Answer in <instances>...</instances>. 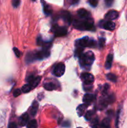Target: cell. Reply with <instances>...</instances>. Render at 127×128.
<instances>
[{"label": "cell", "mask_w": 127, "mask_h": 128, "mask_svg": "<svg viewBox=\"0 0 127 128\" xmlns=\"http://www.w3.org/2000/svg\"><path fill=\"white\" fill-rule=\"evenodd\" d=\"M120 110H119L117 112V121H116V126H118V120H119V116H120Z\"/></svg>", "instance_id": "obj_34"}, {"label": "cell", "mask_w": 127, "mask_h": 128, "mask_svg": "<svg viewBox=\"0 0 127 128\" xmlns=\"http://www.w3.org/2000/svg\"><path fill=\"white\" fill-rule=\"evenodd\" d=\"M107 78L108 80L113 82H116L117 81V77L113 73H108L107 74Z\"/></svg>", "instance_id": "obj_20"}, {"label": "cell", "mask_w": 127, "mask_h": 128, "mask_svg": "<svg viewBox=\"0 0 127 128\" xmlns=\"http://www.w3.org/2000/svg\"><path fill=\"white\" fill-rule=\"evenodd\" d=\"M21 90H19V89H16V90H15L13 92L14 97L15 98L17 97V96H19L20 94H21Z\"/></svg>", "instance_id": "obj_29"}, {"label": "cell", "mask_w": 127, "mask_h": 128, "mask_svg": "<svg viewBox=\"0 0 127 128\" xmlns=\"http://www.w3.org/2000/svg\"><path fill=\"white\" fill-rule=\"evenodd\" d=\"M102 27L108 31H113L115 28V24L111 20H108V21L103 22Z\"/></svg>", "instance_id": "obj_11"}, {"label": "cell", "mask_w": 127, "mask_h": 128, "mask_svg": "<svg viewBox=\"0 0 127 128\" xmlns=\"http://www.w3.org/2000/svg\"><path fill=\"white\" fill-rule=\"evenodd\" d=\"M74 20L73 21V26L76 29L80 30H89V31H93L94 29V25H93V21L92 18L87 19V20Z\"/></svg>", "instance_id": "obj_1"}, {"label": "cell", "mask_w": 127, "mask_h": 128, "mask_svg": "<svg viewBox=\"0 0 127 128\" xmlns=\"http://www.w3.org/2000/svg\"><path fill=\"white\" fill-rule=\"evenodd\" d=\"M41 80V76H37V77L34 78L33 80L31 81V82H30V84H31V86H32V88H36V86H37V85L39 84Z\"/></svg>", "instance_id": "obj_17"}, {"label": "cell", "mask_w": 127, "mask_h": 128, "mask_svg": "<svg viewBox=\"0 0 127 128\" xmlns=\"http://www.w3.org/2000/svg\"><path fill=\"white\" fill-rule=\"evenodd\" d=\"M118 12L117 11H115V10H111L109 11L107 14H105V18L108 20H116L117 18L118 17Z\"/></svg>", "instance_id": "obj_9"}, {"label": "cell", "mask_w": 127, "mask_h": 128, "mask_svg": "<svg viewBox=\"0 0 127 128\" xmlns=\"http://www.w3.org/2000/svg\"><path fill=\"white\" fill-rule=\"evenodd\" d=\"M95 99V96H93V94H85L84 95L83 98V101L84 103L90 105L91 104V102H93V101Z\"/></svg>", "instance_id": "obj_12"}, {"label": "cell", "mask_w": 127, "mask_h": 128, "mask_svg": "<svg viewBox=\"0 0 127 128\" xmlns=\"http://www.w3.org/2000/svg\"><path fill=\"white\" fill-rule=\"evenodd\" d=\"M109 85L107 84H105L104 87H103V92H104V93H105V92H107V91H108V90L109 89Z\"/></svg>", "instance_id": "obj_33"}, {"label": "cell", "mask_w": 127, "mask_h": 128, "mask_svg": "<svg viewBox=\"0 0 127 128\" xmlns=\"http://www.w3.org/2000/svg\"><path fill=\"white\" fill-rule=\"evenodd\" d=\"M70 1L72 4H76L78 2V0H70Z\"/></svg>", "instance_id": "obj_37"}, {"label": "cell", "mask_w": 127, "mask_h": 128, "mask_svg": "<svg viewBox=\"0 0 127 128\" xmlns=\"http://www.w3.org/2000/svg\"><path fill=\"white\" fill-rule=\"evenodd\" d=\"M88 105L87 104L83 103L82 104L79 105V106L77 107V114H78V115L80 116V117L83 116V114L85 113V111L86 109H87V107H88Z\"/></svg>", "instance_id": "obj_14"}, {"label": "cell", "mask_w": 127, "mask_h": 128, "mask_svg": "<svg viewBox=\"0 0 127 128\" xmlns=\"http://www.w3.org/2000/svg\"><path fill=\"white\" fill-rule=\"evenodd\" d=\"M110 118H107L103 120L101 126L103 128H108L110 126Z\"/></svg>", "instance_id": "obj_24"}, {"label": "cell", "mask_w": 127, "mask_h": 128, "mask_svg": "<svg viewBox=\"0 0 127 128\" xmlns=\"http://www.w3.org/2000/svg\"><path fill=\"white\" fill-rule=\"evenodd\" d=\"M37 121H36V120H31V121L27 122V127L28 128H35L37 127Z\"/></svg>", "instance_id": "obj_23"}, {"label": "cell", "mask_w": 127, "mask_h": 128, "mask_svg": "<svg viewBox=\"0 0 127 128\" xmlns=\"http://www.w3.org/2000/svg\"><path fill=\"white\" fill-rule=\"evenodd\" d=\"M50 55V52L48 50L44 49L42 51H38L35 54L36 60H42V59L46 58Z\"/></svg>", "instance_id": "obj_7"}, {"label": "cell", "mask_w": 127, "mask_h": 128, "mask_svg": "<svg viewBox=\"0 0 127 128\" xmlns=\"http://www.w3.org/2000/svg\"><path fill=\"white\" fill-rule=\"evenodd\" d=\"M54 32L56 37H62L67 34V30L65 27L54 26Z\"/></svg>", "instance_id": "obj_6"}, {"label": "cell", "mask_w": 127, "mask_h": 128, "mask_svg": "<svg viewBox=\"0 0 127 128\" xmlns=\"http://www.w3.org/2000/svg\"><path fill=\"white\" fill-rule=\"evenodd\" d=\"M105 39L103 38H100L99 41H98V45H99L100 48H103L105 46Z\"/></svg>", "instance_id": "obj_26"}, {"label": "cell", "mask_w": 127, "mask_h": 128, "mask_svg": "<svg viewBox=\"0 0 127 128\" xmlns=\"http://www.w3.org/2000/svg\"><path fill=\"white\" fill-rule=\"evenodd\" d=\"M39 104L37 103V101H34L33 102V104H32V106H31V109L30 110V113H31V116H34L37 113V110H38Z\"/></svg>", "instance_id": "obj_15"}, {"label": "cell", "mask_w": 127, "mask_h": 128, "mask_svg": "<svg viewBox=\"0 0 127 128\" xmlns=\"http://www.w3.org/2000/svg\"><path fill=\"white\" fill-rule=\"evenodd\" d=\"M13 51H14V52L16 56H17V58H19L20 56H21V52H20V51H19L18 49L16 48H14Z\"/></svg>", "instance_id": "obj_31"}, {"label": "cell", "mask_w": 127, "mask_h": 128, "mask_svg": "<svg viewBox=\"0 0 127 128\" xmlns=\"http://www.w3.org/2000/svg\"><path fill=\"white\" fill-rule=\"evenodd\" d=\"M83 48L80 47V46H77V49L75 51V56L76 57H78L79 58L81 55L83 54Z\"/></svg>", "instance_id": "obj_21"}, {"label": "cell", "mask_w": 127, "mask_h": 128, "mask_svg": "<svg viewBox=\"0 0 127 128\" xmlns=\"http://www.w3.org/2000/svg\"><path fill=\"white\" fill-rule=\"evenodd\" d=\"M94 112L93 111H87V113L85 115V118L87 120H90L92 118V116H93Z\"/></svg>", "instance_id": "obj_25"}, {"label": "cell", "mask_w": 127, "mask_h": 128, "mask_svg": "<svg viewBox=\"0 0 127 128\" xmlns=\"http://www.w3.org/2000/svg\"><path fill=\"white\" fill-rule=\"evenodd\" d=\"M65 70V66L64 63H59L56 65L54 69V74L56 77H61L63 76Z\"/></svg>", "instance_id": "obj_4"}, {"label": "cell", "mask_w": 127, "mask_h": 128, "mask_svg": "<svg viewBox=\"0 0 127 128\" xmlns=\"http://www.w3.org/2000/svg\"><path fill=\"white\" fill-rule=\"evenodd\" d=\"M112 62H113V55L112 54H110L108 55L107 58V61L105 62V68L106 69L108 70L112 67Z\"/></svg>", "instance_id": "obj_16"}, {"label": "cell", "mask_w": 127, "mask_h": 128, "mask_svg": "<svg viewBox=\"0 0 127 128\" xmlns=\"http://www.w3.org/2000/svg\"><path fill=\"white\" fill-rule=\"evenodd\" d=\"M29 120V115L27 113H24L20 117L19 124L21 126H26Z\"/></svg>", "instance_id": "obj_13"}, {"label": "cell", "mask_w": 127, "mask_h": 128, "mask_svg": "<svg viewBox=\"0 0 127 128\" xmlns=\"http://www.w3.org/2000/svg\"><path fill=\"white\" fill-rule=\"evenodd\" d=\"M106 4L108 6H110L113 2V0H105Z\"/></svg>", "instance_id": "obj_32"}, {"label": "cell", "mask_w": 127, "mask_h": 128, "mask_svg": "<svg viewBox=\"0 0 127 128\" xmlns=\"http://www.w3.org/2000/svg\"><path fill=\"white\" fill-rule=\"evenodd\" d=\"M32 1H35V0H32Z\"/></svg>", "instance_id": "obj_38"}, {"label": "cell", "mask_w": 127, "mask_h": 128, "mask_svg": "<svg viewBox=\"0 0 127 128\" xmlns=\"http://www.w3.org/2000/svg\"><path fill=\"white\" fill-rule=\"evenodd\" d=\"M77 14L81 19H83V20L90 18V12L86 10H85V9H80L79 10H78L77 11Z\"/></svg>", "instance_id": "obj_10"}, {"label": "cell", "mask_w": 127, "mask_h": 128, "mask_svg": "<svg viewBox=\"0 0 127 128\" xmlns=\"http://www.w3.org/2000/svg\"><path fill=\"white\" fill-rule=\"evenodd\" d=\"M80 78L82 81L85 85L92 84V82L94 81V77L93 75L90 73H87V72L82 73Z\"/></svg>", "instance_id": "obj_5"}, {"label": "cell", "mask_w": 127, "mask_h": 128, "mask_svg": "<svg viewBox=\"0 0 127 128\" xmlns=\"http://www.w3.org/2000/svg\"><path fill=\"white\" fill-rule=\"evenodd\" d=\"M61 16L62 18V20H63L66 23L69 24L71 23V22H72V16H71L70 13L68 11H62L61 14Z\"/></svg>", "instance_id": "obj_8"}, {"label": "cell", "mask_w": 127, "mask_h": 128, "mask_svg": "<svg viewBox=\"0 0 127 128\" xmlns=\"http://www.w3.org/2000/svg\"><path fill=\"white\" fill-rule=\"evenodd\" d=\"M76 45L82 48H95L97 45L96 41L88 37H85L76 41Z\"/></svg>", "instance_id": "obj_3"}, {"label": "cell", "mask_w": 127, "mask_h": 128, "mask_svg": "<svg viewBox=\"0 0 127 128\" xmlns=\"http://www.w3.org/2000/svg\"><path fill=\"white\" fill-rule=\"evenodd\" d=\"M98 120H97V118L93 119L92 121V124H91V126L93 128L98 127Z\"/></svg>", "instance_id": "obj_27"}, {"label": "cell", "mask_w": 127, "mask_h": 128, "mask_svg": "<svg viewBox=\"0 0 127 128\" xmlns=\"http://www.w3.org/2000/svg\"><path fill=\"white\" fill-rule=\"evenodd\" d=\"M32 86H31V84H25L22 86V92H24V93H27V92H29L31 90H32Z\"/></svg>", "instance_id": "obj_22"}, {"label": "cell", "mask_w": 127, "mask_h": 128, "mask_svg": "<svg viewBox=\"0 0 127 128\" xmlns=\"http://www.w3.org/2000/svg\"><path fill=\"white\" fill-rule=\"evenodd\" d=\"M90 4L93 7H96L98 4V1L97 0H88Z\"/></svg>", "instance_id": "obj_30"}, {"label": "cell", "mask_w": 127, "mask_h": 128, "mask_svg": "<svg viewBox=\"0 0 127 128\" xmlns=\"http://www.w3.org/2000/svg\"><path fill=\"white\" fill-rule=\"evenodd\" d=\"M8 127L9 128H17V125H16V124L15 123V122H11V123H9V124Z\"/></svg>", "instance_id": "obj_35"}, {"label": "cell", "mask_w": 127, "mask_h": 128, "mask_svg": "<svg viewBox=\"0 0 127 128\" xmlns=\"http://www.w3.org/2000/svg\"><path fill=\"white\" fill-rule=\"evenodd\" d=\"M44 87L47 91H52V90L56 89V86L54 84L52 83V82H47L44 85Z\"/></svg>", "instance_id": "obj_19"}, {"label": "cell", "mask_w": 127, "mask_h": 128, "mask_svg": "<svg viewBox=\"0 0 127 128\" xmlns=\"http://www.w3.org/2000/svg\"><path fill=\"white\" fill-rule=\"evenodd\" d=\"M42 3H43V6H44V13L46 14V15H50L51 13H52V9H51V6H49V5L46 4V2L44 1H42Z\"/></svg>", "instance_id": "obj_18"}, {"label": "cell", "mask_w": 127, "mask_h": 128, "mask_svg": "<svg viewBox=\"0 0 127 128\" xmlns=\"http://www.w3.org/2000/svg\"><path fill=\"white\" fill-rule=\"evenodd\" d=\"M34 76H32V75H31V76H29L28 78H27V81L29 82V83H30V82H31V81H32V80L34 79Z\"/></svg>", "instance_id": "obj_36"}, {"label": "cell", "mask_w": 127, "mask_h": 128, "mask_svg": "<svg viewBox=\"0 0 127 128\" xmlns=\"http://www.w3.org/2000/svg\"><path fill=\"white\" fill-rule=\"evenodd\" d=\"M21 1L20 0H12V4L14 8H17L19 6Z\"/></svg>", "instance_id": "obj_28"}, {"label": "cell", "mask_w": 127, "mask_h": 128, "mask_svg": "<svg viewBox=\"0 0 127 128\" xmlns=\"http://www.w3.org/2000/svg\"><path fill=\"white\" fill-rule=\"evenodd\" d=\"M95 60V56L92 51L83 53L79 57L80 64L85 68H90Z\"/></svg>", "instance_id": "obj_2"}]
</instances>
